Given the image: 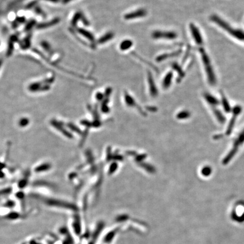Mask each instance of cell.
<instances>
[{
    "mask_svg": "<svg viewBox=\"0 0 244 244\" xmlns=\"http://www.w3.org/2000/svg\"><path fill=\"white\" fill-rule=\"evenodd\" d=\"M189 113L188 112H181V114H180L179 117L180 118H185L188 117L189 116Z\"/></svg>",
    "mask_w": 244,
    "mask_h": 244,
    "instance_id": "cell-20",
    "label": "cell"
},
{
    "mask_svg": "<svg viewBox=\"0 0 244 244\" xmlns=\"http://www.w3.org/2000/svg\"><path fill=\"white\" fill-rule=\"evenodd\" d=\"M210 19L221 29H223L224 31L227 32L228 34L232 36V37L238 40L244 42V31L239 29L233 28L232 26H230L227 22L216 15H212L210 17Z\"/></svg>",
    "mask_w": 244,
    "mask_h": 244,
    "instance_id": "cell-1",
    "label": "cell"
},
{
    "mask_svg": "<svg viewBox=\"0 0 244 244\" xmlns=\"http://www.w3.org/2000/svg\"><path fill=\"white\" fill-rule=\"evenodd\" d=\"M240 207L236 206L232 210L230 217L233 221L239 224L244 223V204H240Z\"/></svg>",
    "mask_w": 244,
    "mask_h": 244,
    "instance_id": "cell-4",
    "label": "cell"
},
{
    "mask_svg": "<svg viewBox=\"0 0 244 244\" xmlns=\"http://www.w3.org/2000/svg\"><path fill=\"white\" fill-rule=\"evenodd\" d=\"M244 129L241 132L240 135H239L238 138L236 139L235 144L233 145L232 149L230 152L228 153V154L225 157L224 160L223 161V163L224 164H227L229 162H230L234 155H235L236 153L238 150V148L240 147L242 144L244 143Z\"/></svg>",
    "mask_w": 244,
    "mask_h": 244,
    "instance_id": "cell-3",
    "label": "cell"
},
{
    "mask_svg": "<svg viewBox=\"0 0 244 244\" xmlns=\"http://www.w3.org/2000/svg\"><path fill=\"white\" fill-rule=\"evenodd\" d=\"M221 101L222 104L224 107V109L226 112H231V107L228 101H227V98L224 96V94L221 92Z\"/></svg>",
    "mask_w": 244,
    "mask_h": 244,
    "instance_id": "cell-13",
    "label": "cell"
},
{
    "mask_svg": "<svg viewBox=\"0 0 244 244\" xmlns=\"http://www.w3.org/2000/svg\"><path fill=\"white\" fill-rule=\"evenodd\" d=\"M132 45H133V43H132V40H124L121 42L119 48H120L121 50L126 51V50L130 49L132 47Z\"/></svg>",
    "mask_w": 244,
    "mask_h": 244,
    "instance_id": "cell-10",
    "label": "cell"
},
{
    "mask_svg": "<svg viewBox=\"0 0 244 244\" xmlns=\"http://www.w3.org/2000/svg\"><path fill=\"white\" fill-rule=\"evenodd\" d=\"M79 32L81 34L83 35L85 38H86L87 39H88L91 41H94L95 38L91 32H89L88 31H86L83 29H80L79 30Z\"/></svg>",
    "mask_w": 244,
    "mask_h": 244,
    "instance_id": "cell-14",
    "label": "cell"
},
{
    "mask_svg": "<svg viewBox=\"0 0 244 244\" xmlns=\"http://www.w3.org/2000/svg\"><path fill=\"white\" fill-rule=\"evenodd\" d=\"M147 14L146 10L144 9H139L133 12H131L124 15V19L126 20H132L138 18L144 17Z\"/></svg>",
    "mask_w": 244,
    "mask_h": 244,
    "instance_id": "cell-7",
    "label": "cell"
},
{
    "mask_svg": "<svg viewBox=\"0 0 244 244\" xmlns=\"http://www.w3.org/2000/svg\"><path fill=\"white\" fill-rule=\"evenodd\" d=\"M211 173V169L210 167H205L203 168V169H202V174L203 175L205 176L209 175Z\"/></svg>",
    "mask_w": 244,
    "mask_h": 244,
    "instance_id": "cell-18",
    "label": "cell"
},
{
    "mask_svg": "<svg viewBox=\"0 0 244 244\" xmlns=\"http://www.w3.org/2000/svg\"><path fill=\"white\" fill-rule=\"evenodd\" d=\"M189 29L193 39H194L195 43L198 45H202L204 44V40L201 32L200 31V29L195 24L193 23H190Z\"/></svg>",
    "mask_w": 244,
    "mask_h": 244,
    "instance_id": "cell-6",
    "label": "cell"
},
{
    "mask_svg": "<svg viewBox=\"0 0 244 244\" xmlns=\"http://www.w3.org/2000/svg\"><path fill=\"white\" fill-rule=\"evenodd\" d=\"M204 97L205 98V100L210 105H211L212 106H216L219 103V101L215 97L211 96V95H210L209 93H205L204 95Z\"/></svg>",
    "mask_w": 244,
    "mask_h": 244,
    "instance_id": "cell-9",
    "label": "cell"
},
{
    "mask_svg": "<svg viewBox=\"0 0 244 244\" xmlns=\"http://www.w3.org/2000/svg\"><path fill=\"white\" fill-rule=\"evenodd\" d=\"M174 69H175L176 71H177L178 72L179 75L181 76V78H183V75H184V73L183 72L182 70L179 67V66L177 64H176L175 65H174ZM181 77H180V78H181Z\"/></svg>",
    "mask_w": 244,
    "mask_h": 244,
    "instance_id": "cell-19",
    "label": "cell"
},
{
    "mask_svg": "<svg viewBox=\"0 0 244 244\" xmlns=\"http://www.w3.org/2000/svg\"><path fill=\"white\" fill-rule=\"evenodd\" d=\"M198 52L200 53L201 60L204 65L208 82L210 85L214 86L216 83V79L209 56L207 54L205 49L203 48H200L198 49Z\"/></svg>",
    "mask_w": 244,
    "mask_h": 244,
    "instance_id": "cell-2",
    "label": "cell"
},
{
    "mask_svg": "<svg viewBox=\"0 0 244 244\" xmlns=\"http://www.w3.org/2000/svg\"><path fill=\"white\" fill-rule=\"evenodd\" d=\"M172 77H173V74L171 72H169L167 73L166 76H164V78L163 80V86L165 88H169L172 81Z\"/></svg>",
    "mask_w": 244,
    "mask_h": 244,
    "instance_id": "cell-11",
    "label": "cell"
},
{
    "mask_svg": "<svg viewBox=\"0 0 244 244\" xmlns=\"http://www.w3.org/2000/svg\"><path fill=\"white\" fill-rule=\"evenodd\" d=\"M148 81H149V83L150 86V90H151V92H152L153 93L154 95L156 92V89H155V84L154 83L153 81V79L152 76L151 75V74L149 73L148 74Z\"/></svg>",
    "mask_w": 244,
    "mask_h": 244,
    "instance_id": "cell-16",
    "label": "cell"
},
{
    "mask_svg": "<svg viewBox=\"0 0 244 244\" xmlns=\"http://www.w3.org/2000/svg\"><path fill=\"white\" fill-rule=\"evenodd\" d=\"M152 38L154 39H164L172 40L177 38V34L175 32L171 31H155L152 34Z\"/></svg>",
    "mask_w": 244,
    "mask_h": 244,
    "instance_id": "cell-5",
    "label": "cell"
},
{
    "mask_svg": "<svg viewBox=\"0 0 244 244\" xmlns=\"http://www.w3.org/2000/svg\"><path fill=\"white\" fill-rule=\"evenodd\" d=\"M179 53V52H178ZM178 52H174V53H171V54H166V55H160V56H159L158 58H157V60H158V61H162V60H165V59H166L167 58L169 57V56H174V55H177V54L178 53Z\"/></svg>",
    "mask_w": 244,
    "mask_h": 244,
    "instance_id": "cell-17",
    "label": "cell"
},
{
    "mask_svg": "<svg viewBox=\"0 0 244 244\" xmlns=\"http://www.w3.org/2000/svg\"><path fill=\"white\" fill-rule=\"evenodd\" d=\"M114 38V34L112 32H108L106 34H104L98 41V43L100 44L106 43L107 41L112 40Z\"/></svg>",
    "mask_w": 244,
    "mask_h": 244,
    "instance_id": "cell-12",
    "label": "cell"
},
{
    "mask_svg": "<svg viewBox=\"0 0 244 244\" xmlns=\"http://www.w3.org/2000/svg\"><path fill=\"white\" fill-rule=\"evenodd\" d=\"M241 110V107L238 106L236 107L233 109V115L231 121H230V124L228 125V129L227 130V135H230V133L232 132V130L233 128V126H234L235 123L236 117L240 113Z\"/></svg>",
    "mask_w": 244,
    "mask_h": 244,
    "instance_id": "cell-8",
    "label": "cell"
},
{
    "mask_svg": "<svg viewBox=\"0 0 244 244\" xmlns=\"http://www.w3.org/2000/svg\"><path fill=\"white\" fill-rule=\"evenodd\" d=\"M214 113L218 121L221 123H224V122L226 121V119H225L224 115L221 114V112L220 111H219L218 110L215 109L214 110Z\"/></svg>",
    "mask_w": 244,
    "mask_h": 244,
    "instance_id": "cell-15",
    "label": "cell"
}]
</instances>
